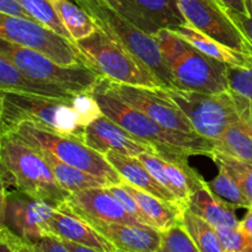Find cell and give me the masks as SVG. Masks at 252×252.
<instances>
[{"label": "cell", "instance_id": "f35d334b", "mask_svg": "<svg viewBox=\"0 0 252 252\" xmlns=\"http://www.w3.org/2000/svg\"><path fill=\"white\" fill-rule=\"evenodd\" d=\"M0 12L2 15H7V16L20 17V19L34 21L19 0H0Z\"/></svg>", "mask_w": 252, "mask_h": 252}, {"label": "cell", "instance_id": "cb8c5ba5", "mask_svg": "<svg viewBox=\"0 0 252 252\" xmlns=\"http://www.w3.org/2000/svg\"><path fill=\"white\" fill-rule=\"evenodd\" d=\"M34 149V148H33ZM39 153L44 161L47 162L56 177L57 182L59 186L68 192L69 194L74 192L81 191L85 189H94V187H108L112 186L108 181L96 177L94 175L88 174L80 169L68 165L66 162L62 161L59 158L52 154L51 152H47L43 149H36Z\"/></svg>", "mask_w": 252, "mask_h": 252}, {"label": "cell", "instance_id": "ac0fdd59", "mask_svg": "<svg viewBox=\"0 0 252 252\" xmlns=\"http://www.w3.org/2000/svg\"><path fill=\"white\" fill-rule=\"evenodd\" d=\"M118 250L126 252H157L161 244V231L152 226L122 223L88 221Z\"/></svg>", "mask_w": 252, "mask_h": 252}, {"label": "cell", "instance_id": "4316f807", "mask_svg": "<svg viewBox=\"0 0 252 252\" xmlns=\"http://www.w3.org/2000/svg\"><path fill=\"white\" fill-rule=\"evenodd\" d=\"M226 80L241 117L252 125V66L228 65Z\"/></svg>", "mask_w": 252, "mask_h": 252}, {"label": "cell", "instance_id": "52a82bcc", "mask_svg": "<svg viewBox=\"0 0 252 252\" xmlns=\"http://www.w3.org/2000/svg\"><path fill=\"white\" fill-rule=\"evenodd\" d=\"M10 133L31 148L51 152L62 161L94 176L101 177L111 185L122 184L123 179L107 161L105 155L91 149L81 140L58 134L31 122L20 123Z\"/></svg>", "mask_w": 252, "mask_h": 252}, {"label": "cell", "instance_id": "8fae6325", "mask_svg": "<svg viewBox=\"0 0 252 252\" xmlns=\"http://www.w3.org/2000/svg\"><path fill=\"white\" fill-rule=\"evenodd\" d=\"M61 204L37 198L19 189H1V225L29 245L47 235L44 226Z\"/></svg>", "mask_w": 252, "mask_h": 252}, {"label": "cell", "instance_id": "ee69618b", "mask_svg": "<svg viewBox=\"0 0 252 252\" xmlns=\"http://www.w3.org/2000/svg\"><path fill=\"white\" fill-rule=\"evenodd\" d=\"M116 252H126V251H122V250H118V249H117V251H116Z\"/></svg>", "mask_w": 252, "mask_h": 252}, {"label": "cell", "instance_id": "e575fe53", "mask_svg": "<svg viewBox=\"0 0 252 252\" xmlns=\"http://www.w3.org/2000/svg\"><path fill=\"white\" fill-rule=\"evenodd\" d=\"M107 189L110 191V193L120 202L121 206H122L130 216L134 217L137 220H139L140 223L144 224V225L152 226L153 228L152 223H150V220L148 219V217L145 216L144 212L142 211V208H140L138 202L134 199V197H133L127 189H123L121 185H112V186H108Z\"/></svg>", "mask_w": 252, "mask_h": 252}, {"label": "cell", "instance_id": "44dd1931", "mask_svg": "<svg viewBox=\"0 0 252 252\" xmlns=\"http://www.w3.org/2000/svg\"><path fill=\"white\" fill-rule=\"evenodd\" d=\"M187 208L208 221L214 228H239L240 220L235 214V208L219 198L206 184L192 193Z\"/></svg>", "mask_w": 252, "mask_h": 252}, {"label": "cell", "instance_id": "60d3db41", "mask_svg": "<svg viewBox=\"0 0 252 252\" xmlns=\"http://www.w3.org/2000/svg\"><path fill=\"white\" fill-rule=\"evenodd\" d=\"M228 10L234 12H245V0H219Z\"/></svg>", "mask_w": 252, "mask_h": 252}, {"label": "cell", "instance_id": "603a6c76", "mask_svg": "<svg viewBox=\"0 0 252 252\" xmlns=\"http://www.w3.org/2000/svg\"><path fill=\"white\" fill-rule=\"evenodd\" d=\"M174 33L184 38L192 46L196 47L198 51L204 53L211 58L217 59L228 65H241V66H252V56L250 54L241 53V52L231 49L224 44L219 43L216 39L206 36L202 32L197 31L189 24L184 26L176 27L171 30Z\"/></svg>", "mask_w": 252, "mask_h": 252}, {"label": "cell", "instance_id": "bcb514c9", "mask_svg": "<svg viewBox=\"0 0 252 252\" xmlns=\"http://www.w3.org/2000/svg\"><path fill=\"white\" fill-rule=\"evenodd\" d=\"M75 1H80V0H75Z\"/></svg>", "mask_w": 252, "mask_h": 252}, {"label": "cell", "instance_id": "3957f363", "mask_svg": "<svg viewBox=\"0 0 252 252\" xmlns=\"http://www.w3.org/2000/svg\"><path fill=\"white\" fill-rule=\"evenodd\" d=\"M74 97V96H73ZM71 100L31 95L16 91L0 93L1 134L12 132L20 123L33 125L53 130L58 134L84 142V128L74 110Z\"/></svg>", "mask_w": 252, "mask_h": 252}, {"label": "cell", "instance_id": "8d00e7d4", "mask_svg": "<svg viewBox=\"0 0 252 252\" xmlns=\"http://www.w3.org/2000/svg\"><path fill=\"white\" fill-rule=\"evenodd\" d=\"M229 14L234 19L243 33L245 34L248 41L250 42L252 47V0H245V12L240 14V12H234L228 10Z\"/></svg>", "mask_w": 252, "mask_h": 252}, {"label": "cell", "instance_id": "9a60e30c", "mask_svg": "<svg viewBox=\"0 0 252 252\" xmlns=\"http://www.w3.org/2000/svg\"><path fill=\"white\" fill-rule=\"evenodd\" d=\"M71 212L86 221H105L143 225L130 216L120 202L110 193L107 187H94L74 192L64 202Z\"/></svg>", "mask_w": 252, "mask_h": 252}, {"label": "cell", "instance_id": "83f0119b", "mask_svg": "<svg viewBox=\"0 0 252 252\" xmlns=\"http://www.w3.org/2000/svg\"><path fill=\"white\" fill-rule=\"evenodd\" d=\"M181 224L199 252H224L217 229L189 208L185 209L182 213Z\"/></svg>", "mask_w": 252, "mask_h": 252}, {"label": "cell", "instance_id": "d6986e66", "mask_svg": "<svg viewBox=\"0 0 252 252\" xmlns=\"http://www.w3.org/2000/svg\"><path fill=\"white\" fill-rule=\"evenodd\" d=\"M105 158L112 165L113 169L121 175L125 182L137 187V189H143L148 193L154 194L164 201L172 202V203L181 206L176 197L152 176V174L148 171L147 167L137 157H130V155L121 154L117 152H108L105 154Z\"/></svg>", "mask_w": 252, "mask_h": 252}, {"label": "cell", "instance_id": "ffe728a7", "mask_svg": "<svg viewBox=\"0 0 252 252\" xmlns=\"http://www.w3.org/2000/svg\"><path fill=\"white\" fill-rule=\"evenodd\" d=\"M0 90L16 91L31 95L70 100L76 94L69 93L57 85L44 83L20 70L9 59L0 56Z\"/></svg>", "mask_w": 252, "mask_h": 252}, {"label": "cell", "instance_id": "f6af8a7d", "mask_svg": "<svg viewBox=\"0 0 252 252\" xmlns=\"http://www.w3.org/2000/svg\"><path fill=\"white\" fill-rule=\"evenodd\" d=\"M224 252H231V251H224Z\"/></svg>", "mask_w": 252, "mask_h": 252}, {"label": "cell", "instance_id": "2e32d148", "mask_svg": "<svg viewBox=\"0 0 252 252\" xmlns=\"http://www.w3.org/2000/svg\"><path fill=\"white\" fill-rule=\"evenodd\" d=\"M84 143L103 155L108 152H117L130 157H139L145 153L158 154L152 145L140 142L106 116L85 128Z\"/></svg>", "mask_w": 252, "mask_h": 252}, {"label": "cell", "instance_id": "4dcf8cb0", "mask_svg": "<svg viewBox=\"0 0 252 252\" xmlns=\"http://www.w3.org/2000/svg\"><path fill=\"white\" fill-rule=\"evenodd\" d=\"M19 1L24 5L25 9L31 15L34 21L53 30L57 33L73 42L70 33L57 14L51 0H19Z\"/></svg>", "mask_w": 252, "mask_h": 252}, {"label": "cell", "instance_id": "30bf717a", "mask_svg": "<svg viewBox=\"0 0 252 252\" xmlns=\"http://www.w3.org/2000/svg\"><path fill=\"white\" fill-rule=\"evenodd\" d=\"M0 38L38 52L63 65L85 63L74 42L32 20L1 14Z\"/></svg>", "mask_w": 252, "mask_h": 252}, {"label": "cell", "instance_id": "7c38bea8", "mask_svg": "<svg viewBox=\"0 0 252 252\" xmlns=\"http://www.w3.org/2000/svg\"><path fill=\"white\" fill-rule=\"evenodd\" d=\"M187 24L219 43L252 56V47L219 0H177Z\"/></svg>", "mask_w": 252, "mask_h": 252}, {"label": "cell", "instance_id": "f546056e", "mask_svg": "<svg viewBox=\"0 0 252 252\" xmlns=\"http://www.w3.org/2000/svg\"><path fill=\"white\" fill-rule=\"evenodd\" d=\"M209 158L219 166H223L235 179L240 189L252 203V165L230 154L214 149Z\"/></svg>", "mask_w": 252, "mask_h": 252}, {"label": "cell", "instance_id": "484cf974", "mask_svg": "<svg viewBox=\"0 0 252 252\" xmlns=\"http://www.w3.org/2000/svg\"><path fill=\"white\" fill-rule=\"evenodd\" d=\"M216 149L252 165V125L241 118L216 142Z\"/></svg>", "mask_w": 252, "mask_h": 252}, {"label": "cell", "instance_id": "7402d4cb", "mask_svg": "<svg viewBox=\"0 0 252 252\" xmlns=\"http://www.w3.org/2000/svg\"><path fill=\"white\" fill-rule=\"evenodd\" d=\"M121 186L134 197L142 211L144 212L145 216L152 223L153 228L160 231H165L181 221L185 208H182L179 204L164 201V199L137 189L125 181H122Z\"/></svg>", "mask_w": 252, "mask_h": 252}, {"label": "cell", "instance_id": "277c9868", "mask_svg": "<svg viewBox=\"0 0 252 252\" xmlns=\"http://www.w3.org/2000/svg\"><path fill=\"white\" fill-rule=\"evenodd\" d=\"M155 38L171 69L177 89L206 94L228 91V64L206 56L171 30H161Z\"/></svg>", "mask_w": 252, "mask_h": 252}, {"label": "cell", "instance_id": "ab89813d", "mask_svg": "<svg viewBox=\"0 0 252 252\" xmlns=\"http://www.w3.org/2000/svg\"><path fill=\"white\" fill-rule=\"evenodd\" d=\"M239 228H240V230L245 234V236L248 238V240L250 241V245L252 248V206L248 208V213L244 217L243 220L240 221Z\"/></svg>", "mask_w": 252, "mask_h": 252}, {"label": "cell", "instance_id": "8992f818", "mask_svg": "<svg viewBox=\"0 0 252 252\" xmlns=\"http://www.w3.org/2000/svg\"><path fill=\"white\" fill-rule=\"evenodd\" d=\"M78 2L91 15L101 30L112 34L142 61L161 81L165 89H177L171 69L165 62L155 36L138 29L103 0H80Z\"/></svg>", "mask_w": 252, "mask_h": 252}, {"label": "cell", "instance_id": "4fadbf2b", "mask_svg": "<svg viewBox=\"0 0 252 252\" xmlns=\"http://www.w3.org/2000/svg\"><path fill=\"white\" fill-rule=\"evenodd\" d=\"M108 85L125 102L149 116L162 127L187 134H197L189 118L170 98L165 89L133 86L111 80H108Z\"/></svg>", "mask_w": 252, "mask_h": 252}, {"label": "cell", "instance_id": "7a4b0ae2", "mask_svg": "<svg viewBox=\"0 0 252 252\" xmlns=\"http://www.w3.org/2000/svg\"><path fill=\"white\" fill-rule=\"evenodd\" d=\"M0 165L2 189H19L57 204L69 196L39 153L11 133L1 134Z\"/></svg>", "mask_w": 252, "mask_h": 252}, {"label": "cell", "instance_id": "d6a6232c", "mask_svg": "<svg viewBox=\"0 0 252 252\" xmlns=\"http://www.w3.org/2000/svg\"><path fill=\"white\" fill-rule=\"evenodd\" d=\"M71 103H73L74 110L78 113L80 126L84 129L103 116L100 105H98L97 100L93 95V93L76 94V95H74Z\"/></svg>", "mask_w": 252, "mask_h": 252}, {"label": "cell", "instance_id": "d4e9b609", "mask_svg": "<svg viewBox=\"0 0 252 252\" xmlns=\"http://www.w3.org/2000/svg\"><path fill=\"white\" fill-rule=\"evenodd\" d=\"M62 22L70 33L73 42L80 41L93 34L98 26L91 15L75 0H51Z\"/></svg>", "mask_w": 252, "mask_h": 252}, {"label": "cell", "instance_id": "74e56055", "mask_svg": "<svg viewBox=\"0 0 252 252\" xmlns=\"http://www.w3.org/2000/svg\"><path fill=\"white\" fill-rule=\"evenodd\" d=\"M31 250L32 252H70L61 239L51 234L44 236L34 245H31Z\"/></svg>", "mask_w": 252, "mask_h": 252}, {"label": "cell", "instance_id": "9c48e42d", "mask_svg": "<svg viewBox=\"0 0 252 252\" xmlns=\"http://www.w3.org/2000/svg\"><path fill=\"white\" fill-rule=\"evenodd\" d=\"M165 91L186 115L197 134L214 143L233 123L243 118L229 90L218 94L181 89H165Z\"/></svg>", "mask_w": 252, "mask_h": 252}, {"label": "cell", "instance_id": "ba28073f", "mask_svg": "<svg viewBox=\"0 0 252 252\" xmlns=\"http://www.w3.org/2000/svg\"><path fill=\"white\" fill-rule=\"evenodd\" d=\"M0 56L9 59L27 75L57 85L73 94L93 93L101 79L86 63L63 65L38 52L25 48L4 38H0Z\"/></svg>", "mask_w": 252, "mask_h": 252}, {"label": "cell", "instance_id": "6da1fadb", "mask_svg": "<svg viewBox=\"0 0 252 252\" xmlns=\"http://www.w3.org/2000/svg\"><path fill=\"white\" fill-rule=\"evenodd\" d=\"M103 116L112 120L129 134L152 145L159 157L176 164L189 162L193 155L209 157L216 149V143L198 134H187L167 129L153 118L132 107L122 100L108 85V80L101 78L93 90Z\"/></svg>", "mask_w": 252, "mask_h": 252}, {"label": "cell", "instance_id": "5b68a950", "mask_svg": "<svg viewBox=\"0 0 252 252\" xmlns=\"http://www.w3.org/2000/svg\"><path fill=\"white\" fill-rule=\"evenodd\" d=\"M83 61L101 78L113 83L165 89L152 70L117 38L98 27L93 34L75 42Z\"/></svg>", "mask_w": 252, "mask_h": 252}, {"label": "cell", "instance_id": "f1b7e54d", "mask_svg": "<svg viewBox=\"0 0 252 252\" xmlns=\"http://www.w3.org/2000/svg\"><path fill=\"white\" fill-rule=\"evenodd\" d=\"M218 175L212 181L207 182L209 189L233 208L248 209L249 207H251L252 203L250 199L246 197L235 179L223 166L218 165Z\"/></svg>", "mask_w": 252, "mask_h": 252}, {"label": "cell", "instance_id": "836d02e7", "mask_svg": "<svg viewBox=\"0 0 252 252\" xmlns=\"http://www.w3.org/2000/svg\"><path fill=\"white\" fill-rule=\"evenodd\" d=\"M217 234L224 251L252 252L250 241L240 228H217Z\"/></svg>", "mask_w": 252, "mask_h": 252}, {"label": "cell", "instance_id": "b9f144b4", "mask_svg": "<svg viewBox=\"0 0 252 252\" xmlns=\"http://www.w3.org/2000/svg\"><path fill=\"white\" fill-rule=\"evenodd\" d=\"M62 241H63L64 245L66 246V249H68L70 252H100L97 250H94V249H91V248H86V246L79 245V244H75V243H71V241H68V240H62Z\"/></svg>", "mask_w": 252, "mask_h": 252}, {"label": "cell", "instance_id": "5bb4252c", "mask_svg": "<svg viewBox=\"0 0 252 252\" xmlns=\"http://www.w3.org/2000/svg\"><path fill=\"white\" fill-rule=\"evenodd\" d=\"M115 11L147 33L187 25L177 0H103Z\"/></svg>", "mask_w": 252, "mask_h": 252}, {"label": "cell", "instance_id": "d590c367", "mask_svg": "<svg viewBox=\"0 0 252 252\" xmlns=\"http://www.w3.org/2000/svg\"><path fill=\"white\" fill-rule=\"evenodd\" d=\"M29 244L6 226L0 228V252H21Z\"/></svg>", "mask_w": 252, "mask_h": 252}, {"label": "cell", "instance_id": "e0dca14e", "mask_svg": "<svg viewBox=\"0 0 252 252\" xmlns=\"http://www.w3.org/2000/svg\"><path fill=\"white\" fill-rule=\"evenodd\" d=\"M47 235L57 236L62 240H68L79 245L91 248L100 252H116L117 248L98 233L93 225L76 216L64 203L59 206L56 213L44 226Z\"/></svg>", "mask_w": 252, "mask_h": 252}, {"label": "cell", "instance_id": "1f68e13d", "mask_svg": "<svg viewBox=\"0 0 252 252\" xmlns=\"http://www.w3.org/2000/svg\"><path fill=\"white\" fill-rule=\"evenodd\" d=\"M157 252H199L181 221L161 231V244Z\"/></svg>", "mask_w": 252, "mask_h": 252}, {"label": "cell", "instance_id": "7bdbcfd3", "mask_svg": "<svg viewBox=\"0 0 252 252\" xmlns=\"http://www.w3.org/2000/svg\"><path fill=\"white\" fill-rule=\"evenodd\" d=\"M21 252H32V250H31V245L26 246V248H25L24 250H22Z\"/></svg>", "mask_w": 252, "mask_h": 252}]
</instances>
